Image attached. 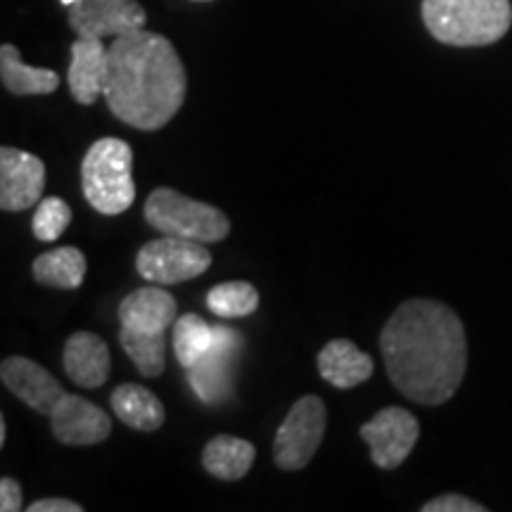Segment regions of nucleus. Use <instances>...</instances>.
Instances as JSON below:
<instances>
[{
	"label": "nucleus",
	"mask_w": 512,
	"mask_h": 512,
	"mask_svg": "<svg viewBox=\"0 0 512 512\" xmlns=\"http://www.w3.org/2000/svg\"><path fill=\"white\" fill-rule=\"evenodd\" d=\"M361 437L370 446V458L380 470H396L418 444L420 422L406 408L387 406L361 427Z\"/></svg>",
	"instance_id": "nucleus-8"
},
{
	"label": "nucleus",
	"mask_w": 512,
	"mask_h": 512,
	"mask_svg": "<svg viewBox=\"0 0 512 512\" xmlns=\"http://www.w3.org/2000/svg\"><path fill=\"white\" fill-rule=\"evenodd\" d=\"M422 512H486V505L460 494H446L427 501L422 505Z\"/></svg>",
	"instance_id": "nucleus-26"
},
{
	"label": "nucleus",
	"mask_w": 512,
	"mask_h": 512,
	"mask_svg": "<svg viewBox=\"0 0 512 512\" xmlns=\"http://www.w3.org/2000/svg\"><path fill=\"white\" fill-rule=\"evenodd\" d=\"M72 223V209L62 197H46L38 202L34 211V221H31V230H34L36 240L41 242H55L64 235V230Z\"/></svg>",
	"instance_id": "nucleus-25"
},
{
	"label": "nucleus",
	"mask_w": 512,
	"mask_h": 512,
	"mask_svg": "<svg viewBox=\"0 0 512 512\" xmlns=\"http://www.w3.org/2000/svg\"><path fill=\"white\" fill-rule=\"evenodd\" d=\"M207 306L221 318H247L259 309V292L245 280H230V283L211 287Z\"/></svg>",
	"instance_id": "nucleus-24"
},
{
	"label": "nucleus",
	"mask_w": 512,
	"mask_h": 512,
	"mask_svg": "<svg viewBox=\"0 0 512 512\" xmlns=\"http://www.w3.org/2000/svg\"><path fill=\"white\" fill-rule=\"evenodd\" d=\"M81 188L88 204L102 216H119L136 200L133 150L121 138H100L81 162Z\"/></svg>",
	"instance_id": "nucleus-4"
},
{
	"label": "nucleus",
	"mask_w": 512,
	"mask_h": 512,
	"mask_svg": "<svg viewBox=\"0 0 512 512\" xmlns=\"http://www.w3.org/2000/svg\"><path fill=\"white\" fill-rule=\"evenodd\" d=\"M145 221L157 233L195 242H221L228 238L230 221L221 209L192 200L178 190L157 188L145 202Z\"/></svg>",
	"instance_id": "nucleus-5"
},
{
	"label": "nucleus",
	"mask_w": 512,
	"mask_h": 512,
	"mask_svg": "<svg viewBox=\"0 0 512 512\" xmlns=\"http://www.w3.org/2000/svg\"><path fill=\"white\" fill-rule=\"evenodd\" d=\"M31 271H34V280L38 285L55 287V290H76L86 278L88 264L81 249L57 247L36 256Z\"/></svg>",
	"instance_id": "nucleus-21"
},
{
	"label": "nucleus",
	"mask_w": 512,
	"mask_h": 512,
	"mask_svg": "<svg viewBox=\"0 0 512 512\" xmlns=\"http://www.w3.org/2000/svg\"><path fill=\"white\" fill-rule=\"evenodd\" d=\"M422 22L439 43L482 48L510 31V0H422Z\"/></svg>",
	"instance_id": "nucleus-3"
},
{
	"label": "nucleus",
	"mask_w": 512,
	"mask_h": 512,
	"mask_svg": "<svg viewBox=\"0 0 512 512\" xmlns=\"http://www.w3.org/2000/svg\"><path fill=\"white\" fill-rule=\"evenodd\" d=\"M211 342H214V328L195 313H185L174 323V354L185 370L207 354Z\"/></svg>",
	"instance_id": "nucleus-23"
},
{
	"label": "nucleus",
	"mask_w": 512,
	"mask_h": 512,
	"mask_svg": "<svg viewBox=\"0 0 512 512\" xmlns=\"http://www.w3.org/2000/svg\"><path fill=\"white\" fill-rule=\"evenodd\" d=\"M0 380H3L5 389H10L19 401L27 403L29 408L43 415L53 413V408L67 394L62 384L46 368L24 356L5 358L0 363Z\"/></svg>",
	"instance_id": "nucleus-13"
},
{
	"label": "nucleus",
	"mask_w": 512,
	"mask_h": 512,
	"mask_svg": "<svg viewBox=\"0 0 512 512\" xmlns=\"http://www.w3.org/2000/svg\"><path fill=\"white\" fill-rule=\"evenodd\" d=\"M22 508H24L22 486H19L17 479H10V477L0 479V510L17 512Z\"/></svg>",
	"instance_id": "nucleus-27"
},
{
	"label": "nucleus",
	"mask_w": 512,
	"mask_h": 512,
	"mask_svg": "<svg viewBox=\"0 0 512 512\" xmlns=\"http://www.w3.org/2000/svg\"><path fill=\"white\" fill-rule=\"evenodd\" d=\"M29 512H83V505L69 498H41L29 505Z\"/></svg>",
	"instance_id": "nucleus-28"
},
{
	"label": "nucleus",
	"mask_w": 512,
	"mask_h": 512,
	"mask_svg": "<svg viewBox=\"0 0 512 512\" xmlns=\"http://www.w3.org/2000/svg\"><path fill=\"white\" fill-rule=\"evenodd\" d=\"M328 411L320 396H302L287 413L273 441V460L280 470L297 472L311 463L323 444Z\"/></svg>",
	"instance_id": "nucleus-6"
},
{
	"label": "nucleus",
	"mask_w": 512,
	"mask_h": 512,
	"mask_svg": "<svg viewBox=\"0 0 512 512\" xmlns=\"http://www.w3.org/2000/svg\"><path fill=\"white\" fill-rule=\"evenodd\" d=\"M74 3H79V0H62V5H67V8H72Z\"/></svg>",
	"instance_id": "nucleus-30"
},
{
	"label": "nucleus",
	"mask_w": 512,
	"mask_h": 512,
	"mask_svg": "<svg viewBox=\"0 0 512 512\" xmlns=\"http://www.w3.org/2000/svg\"><path fill=\"white\" fill-rule=\"evenodd\" d=\"M0 79L12 95H50L60 88V74L24 64L19 50L10 43L0 46Z\"/></svg>",
	"instance_id": "nucleus-20"
},
{
	"label": "nucleus",
	"mask_w": 512,
	"mask_h": 512,
	"mask_svg": "<svg viewBox=\"0 0 512 512\" xmlns=\"http://www.w3.org/2000/svg\"><path fill=\"white\" fill-rule=\"evenodd\" d=\"M62 366L69 380L83 389H98L110 380L112 356L105 339L95 332H74L64 344Z\"/></svg>",
	"instance_id": "nucleus-14"
},
{
	"label": "nucleus",
	"mask_w": 512,
	"mask_h": 512,
	"mask_svg": "<svg viewBox=\"0 0 512 512\" xmlns=\"http://www.w3.org/2000/svg\"><path fill=\"white\" fill-rule=\"evenodd\" d=\"M105 100L121 124L159 131L176 117L188 93V76L174 43L138 29L107 46Z\"/></svg>",
	"instance_id": "nucleus-2"
},
{
	"label": "nucleus",
	"mask_w": 512,
	"mask_h": 512,
	"mask_svg": "<svg viewBox=\"0 0 512 512\" xmlns=\"http://www.w3.org/2000/svg\"><path fill=\"white\" fill-rule=\"evenodd\" d=\"M242 339L228 325H216L214 342L195 366L188 368V382L192 392L204 403H221L233 392V366L238 358Z\"/></svg>",
	"instance_id": "nucleus-9"
},
{
	"label": "nucleus",
	"mask_w": 512,
	"mask_h": 512,
	"mask_svg": "<svg viewBox=\"0 0 512 512\" xmlns=\"http://www.w3.org/2000/svg\"><path fill=\"white\" fill-rule=\"evenodd\" d=\"M112 411L126 427L136 432H155L164 425V403L143 384H119L112 392Z\"/></svg>",
	"instance_id": "nucleus-18"
},
{
	"label": "nucleus",
	"mask_w": 512,
	"mask_h": 512,
	"mask_svg": "<svg viewBox=\"0 0 512 512\" xmlns=\"http://www.w3.org/2000/svg\"><path fill=\"white\" fill-rule=\"evenodd\" d=\"M197 3H207V0H197Z\"/></svg>",
	"instance_id": "nucleus-31"
},
{
	"label": "nucleus",
	"mask_w": 512,
	"mask_h": 512,
	"mask_svg": "<svg viewBox=\"0 0 512 512\" xmlns=\"http://www.w3.org/2000/svg\"><path fill=\"white\" fill-rule=\"evenodd\" d=\"M166 332H138L121 328L119 344L143 377H159L166 368Z\"/></svg>",
	"instance_id": "nucleus-22"
},
{
	"label": "nucleus",
	"mask_w": 512,
	"mask_h": 512,
	"mask_svg": "<svg viewBox=\"0 0 512 512\" xmlns=\"http://www.w3.org/2000/svg\"><path fill=\"white\" fill-rule=\"evenodd\" d=\"M176 299L162 287H143L119 304L121 328L138 332H166L176 323Z\"/></svg>",
	"instance_id": "nucleus-16"
},
{
	"label": "nucleus",
	"mask_w": 512,
	"mask_h": 512,
	"mask_svg": "<svg viewBox=\"0 0 512 512\" xmlns=\"http://www.w3.org/2000/svg\"><path fill=\"white\" fill-rule=\"evenodd\" d=\"M107 50L102 38L79 36L72 43V62H69V93L79 105H93L105 93L107 79Z\"/></svg>",
	"instance_id": "nucleus-15"
},
{
	"label": "nucleus",
	"mask_w": 512,
	"mask_h": 512,
	"mask_svg": "<svg viewBox=\"0 0 512 512\" xmlns=\"http://www.w3.org/2000/svg\"><path fill=\"white\" fill-rule=\"evenodd\" d=\"M211 266V252L204 242L185 238L152 240L136 256V268L145 280L155 285H178L197 278Z\"/></svg>",
	"instance_id": "nucleus-7"
},
{
	"label": "nucleus",
	"mask_w": 512,
	"mask_h": 512,
	"mask_svg": "<svg viewBox=\"0 0 512 512\" xmlns=\"http://www.w3.org/2000/svg\"><path fill=\"white\" fill-rule=\"evenodd\" d=\"M380 351L394 387L422 406H441L463 384L465 328L451 306L434 299L401 304L382 328Z\"/></svg>",
	"instance_id": "nucleus-1"
},
{
	"label": "nucleus",
	"mask_w": 512,
	"mask_h": 512,
	"mask_svg": "<svg viewBox=\"0 0 512 512\" xmlns=\"http://www.w3.org/2000/svg\"><path fill=\"white\" fill-rule=\"evenodd\" d=\"M5 441H8V422L0 418V446H5Z\"/></svg>",
	"instance_id": "nucleus-29"
},
{
	"label": "nucleus",
	"mask_w": 512,
	"mask_h": 512,
	"mask_svg": "<svg viewBox=\"0 0 512 512\" xmlns=\"http://www.w3.org/2000/svg\"><path fill=\"white\" fill-rule=\"evenodd\" d=\"M67 17L76 36L102 41L145 29L147 24V12L138 0H79Z\"/></svg>",
	"instance_id": "nucleus-10"
},
{
	"label": "nucleus",
	"mask_w": 512,
	"mask_h": 512,
	"mask_svg": "<svg viewBox=\"0 0 512 512\" xmlns=\"http://www.w3.org/2000/svg\"><path fill=\"white\" fill-rule=\"evenodd\" d=\"M256 458V448L252 441L219 434L204 446L202 465L211 477L223 482H238L252 470Z\"/></svg>",
	"instance_id": "nucleus-19"
},
{
	"label": "nucleus",
	"mask_w": 512,
	"mask_h": 512,
	"mask_svg": "<svg viewBox=\"0 0 512 512\" xmlns=\"http://www.w3.org/2000/svg\"><path fill=\"white\" fill-rule=\"evenodd\" d=\"M48 418L55 439L64 446H95L112 434L110 415L76 394H64Z\"/></svg>",
	"instance_id": "nucleus-12"
},
{
	"label": "nucleus",
	"mask_w": 512,
	"mask_h": 512,
	"mask_svg": "<svg viewBox=\"0 0 512 512\" xmlns=\"http://www.w3.org/2000/svg\"><path fill=\"white\" fill-rule=\"evenodd\" d=\"M46 164L36 155L5 145L0 150V209L27 211L43 200Z\"/></svg>",
	"instance_id": "nucleus-11"
},
{
	"label": "nucleus",
	"mask_w": 512,
	"mask_h": 512,
	"mask_svg": "<svg viewBox=\"0 0 512 512\" xmlns=\"http://www.w3.org/2000/svg\"><path fill=\"white\" fill-rule=\"evenodd\" d=\"M318 373L337 389H351L373 377V358L351 339H332L318 354Z\"/></svg>",
	"instance_id": "nucleus-17"
}]
</instances>
